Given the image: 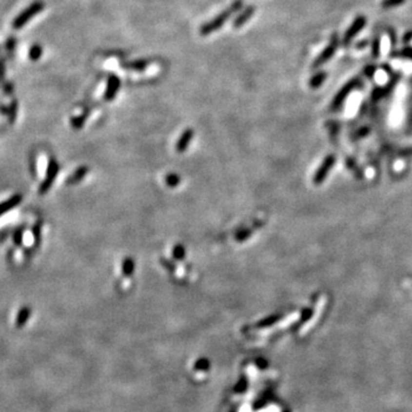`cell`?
Listing matches in <instances>:
<instances>
[{
  "instance_id": "obj_3",
  "label": "cell",
  "mask_w": 412,
  "mask_h": 412,
  "mask_svg": "<svg viewBox=\"0 0 412 412\" xmlns=\"http://www.w3.org/2000/svg\"><path fill=\"white\" fill-rule=\"evenodd\" d=\"M338 47H339V37L337 34H334L332 35L331 39H330L329 44L326 45V47L323 49V52L321 53V54L316 58V60L312 65V69H317L319 67H322L323 64H325L330 59H332V57H334Z\"/></svg>"
},
{
  "instance_id": "obj_25",
  "label": "cell",
  "mask_w": 412,
  "mask_h": 412,
  "mask_svg": "<svg viewBox=\"0 0 412 412\" xmlns=\"http://www.w3.org/2000/svg\"><path fill=\"white\" fill-rule=\"evenodd\" d=\"M411 39H412V31H409V32H407V34H405V36L403 37V42L405 45H408L409 41H410Z\"/></svg>"
},
{
  "instance_id": "obj_21",
  "label": "cell",
  "mask_w": 412,
  "mask_h": 412,
  "mask_svg": "<svg viewBox=\"0 0 412 412\" xmlns=\"http://www.w3.org/2000/svg\"><path fill=\"white\" fill-rule=\"evenodd\" d=\"M364 74L368 76V77H372V76H373V74H375V67L374 65H368L367 68H365V70H364Z\"/></svg>"
},
{
  "instance_id": "obj_7",
  "label": "cell",
  "mask_w": 412,
  "mask_h": 412,
  "mask_svg": "<svg viewBox=\"0 0 412 412\" xmlns=\"http://www.w3.org/2000/svg\"><path fill=\"white\" fill-rule=\"evenodd\" d=\"M255 6H247L246 8L242 9V12H240L239 14L236 16V19L234 20V22H233L234 28L239 29L240 26L245 24V23L252 18L253 14H255Z\"/></svg>"
},
{
  "instance_id": "obj_20",
  "label": "cell",
  "mask_w": 412,
  "mask_h": 412,
  "mask_svg": "<svg viewBox=\"0 0 412 412\" xmlns=\"http://www.w3.org/2000/svg\"><path fill=\"white\" fill-rule=\"evenodd\" d=\"M29 317V311H23L18 317V326H21L24 324L26 318Z\"/></svg>"
},
{
  "instance_id": "obj_23",
  "label": "cell",
  "mask_w": 412,
  "mask_h": 412,
  "mask_svg": "<svg viewBox=\"0 0 412 412\" xmlns=\"http://www.w3.org/2000/svg\"><path fill=\"white\" fill-rule=\"evenodd\" d=\"M249 235H250V232H247V230H245V232H240L236 235V239L237 240H243V239H245Z\"/></svg>"
},
{
  "instance_id": "obj_15",
  "label": "cell",
  "mask_w": 412,
  "mask_h": 412,
  "mask_svg": "<svg viewBox=\"0 0 412 412\" xmlns=\"http://www.w3.org/2000/svg\"><path fill=\"white\" fill-rule=\"evenodd\" d=\"M405 1H407V0H384V1L381 2V7L384 9H391L404 4Z\"/></svg>"
},
{
  "instance_id": "obj_10",
  "label": "cell",
  "mask_w": 412,
  "mask_h": 412,
  "mask_svg": "<svg viewBox=\"0 0 412 412\" xmlns=\"http://www.w3.org/2000/svg\"><path fill=\"white\" fill-rule=\"evenodd\" d=\"M326 78V72L325 71H321V72H317V74L313 76L311 78V80H309V86L312 88H317L321 86L323 84V81L325 80Z\"/></svg>"
},
{
  "instance_id": "obj_2",
  "label": "cell",
  "mask_w": 412,
  "mask_h": 412,
  "mask_svg": "<svg viewBox=\"0 0 412 412\" xmlns=\"http://www.w3.org/2000/svg\"><path fill=\"white\" fill-rule=\"evenodd\" d=\"M44 7H45L44 2L40 1V0H37V1L32 2V4L29 6V7H26L21 14H19L18 16H16L14 22H13V28H14L15 30H20V29H22L23 26L30 21L35 15L39 14V13L44 9Z\"/></svg>"
},
{
  "instance_id": "obj_17",
  "label": "cell",
  "mask_w": 412,
  "mask_h": 412,
  "mask_svg": "<svg viewBox=\"0 0 412 412\" xmlns=\"http://www.w3.org/2000/svg\"><path fill=\"white\" fill-rule=\"evenodd\" d=\"M379 55H380V38L377 36L372 42V57L373 59H378Z\"/></svg>"
},
{
  "instance_id": "obj_12",
  "label": "cell",
  "mask_w": 412,
  "mask_h": 412,
  "mask_svg": "<svg viewBox=\"0 0 412 412\" xmlns=\"http://www.w3.org/2000/svg\"><path fill=\"white\" fill-rule=\"evenodd\" d=\"M391 58H400V59H408L412 60V47H404L400 52H393L391 53Z\"/></svg>"
},
{
  "instance_id": "obj_9",
  "label": "cell",
  "mask_w": 412,
  "mask_h": 412,
  "mask_svg": "<svg viewBox=\"0 0 412 412\" xmlns=\"http://www.w3.org/2000/svg\"><path fill=\"white\" fill-rule=\"evenodd\" d=\"M148 65H149V61L141 59V60L126 62V63L121 64V67H123L124 69H127V70H132V71H143L144 69L148 68Z\"/></svg>"
},
{
  "instance_id": "obj_5",
  "label": "cell",
  "mask_w": 412,
  "mask_h": 412,
  "mask_svg": "<svg viewBox=\"0 0 412 412\" xmlns=\"http://www.w3.org/2000/svg\"><path fill=\"white\" fill-rule=\"evenodd\" d=\"M120 79L116 75H110L108 78L107 87H105L104 92V98L107 101L114 100L115 97H116L118 93V90L120 88Z\"/></svg>"
},
{
  "instance_id": "obj_8",
  "label": "cell",
  "mask_w": 412,
  "mask_h": 412,
  "mask_svg": "<svg viewBox=\"0 0 412 412\" xmlns=\"http://www.w3.org/2000/svg\"><path fill=\"white\" fill-rule=\"evenodd\" d=\"M194 137V131L191 128H188L181 134L180 139L177 140V153H183V151L187 150L188 146H189L190 141L193 140Z\"/></svg>"
},
{
  "instance_id": "obj_13",
  "label": "cell",
  "mask_w": 412,
  "mask_h": 412,
  "mask_svg": "<svg viewBox=\"0 0 412 412\" xmlns=\"http://www.w3.org/2000/svg\"><path fill=\"white\" fill-rule=\"evenodd\" d=\"M165 181H166V184L171 188H176L180 184V177L176 173H170L165 177Z\"/></svg>"
},
{
  "instance_id": "obj_22",
  "label": "cell",
  "mask_w": 412,
  "mask_h": 412,
  "mask_svg": "<svg viewBox=\"0 0 412 412\" xmlns=\"http://www.w3.org/2000/svg\"><path fill=\"white\" fill-rule=\"evenodd\" d=\"M388 35H390L391 39V47L392 49L395 48V44H396V39H395V32H393L391 29H388Z\"/></svg>"
},
{
  "instance_id": "obj_6",
  "label": "cell",
  "mask_w": 412,
  "mask_h": 412,
  "mask_svg": "<svg viewBox=\"0 0 412 412\" xmlns=\"http://www.w3.org/2000/svg\"><path fill=\"white\" fill-rule=\"evenodd\" d=\"M360 85H361V80L357 78H355V79H353V80L348 81L347 84H346L345 86L341 88V91L339 92L337 97H335L334 101V107H338L339 104H341L342 101H344L346 98V97L351 94V92L354 90V88L360 86Z\"/></svg>"
},
{
  "instance_id": "obj_1",
  "label": "cell",
  "mask_w": 412,
  "mask_h": 412,
  "mask_svg": "<svg viewBox=\"0 0 412 412\" xmlns=\"http://www.w3.org/2000/svg\"><path fill=\"white\" fill-rule=\"evenodd\" d=\"M243 8V0H235L230 7H228L226 11L220 13L219 15H216V18L211 21L204 23V24L200 26L199 34L202 36H209L213 32L219 30V29L222 28V25L228 21V20L232 18V16L235 14V13L242 11Z\"/></svg>"
},
{
  "instance_id": "obj_11",
  "label": "cell",
  "mask_w": 412,
  "mask_h": 412,
  "mask_svg": "<svg viewBox=\"0 0 412 412\" xmlns=\"http://www.w3.org/2000/svg\"><path fill=\"white\" fill-rule=\"evenodd\" d=\"M134 268H135V263L133 259L126 258L124 260L123 266H121V270H123L125 276H131L134 272Z\"/></svg>"
},
{
  "instance_id": "obj_24",
  "label": "cell",
  "mask_w": 412,
  "mask_h": 412,
  "mask_svg": "<svg viewBox=\"0 0 412 412\" xmlns=\"http://www.w3.org/2000/svg\"><path fill=\"white\" fill-rule=\"evenodd\" d=\"M5 75V62L2 59H0V80H2Z\"/></svg>"
},
{
  "instance_id": "obj_19",
  "label": "cell",
  "mask_w": 412,
  "mask_h": 412,
  "mask_svg": "<svg viewBox=\"0 0 412 412\" xmlns=\"http://www.w3.org/2000/svg\"><path fill=\"white\" fill-rule=\"evenodd\" d=\"M86 173H87V167H80V169H78L77 172H76L74 174V176H72V180L71 181H74V182H76V181L81 180L82 177L86 176Z\"/></svg>"
},
{
  "instance_id": "obj_16",
  "label": "cell",
  "mask_w": 412,
  "mask_h": 412,
  "mask_svg": "<svg viewBox=\"0 0 412 412\" xmlns=\"http://www.w3.org/2000/svg\"><path fill=\"white\" fill-rule=\"evenodd\" d=\"M172 255L174 259L182 260L184 259V255H186V250H184V247L182 245H176L172 251Z\"/></svg>"
},
{
  "instance_id": "obj_4",
  "label": "cell",
  "mask_w": 412,
  "mask_h": 412,
  "mask_svg": "<svg viewBox=\"0 0 412 412\" xmlns=\"http://www.w3.org/2000/svg\"><path fill=\"white\" fill-rule=\"evenodd\" d=\"M367 24V18L363 15L356 16L354 22L352 23L351 26L348 28V30L345 32L344 38H342V45L348 46L351 44V41L354 39L356 36H357L360 32L363 30V28Z\"/></svg>"
},
{
  "instance_id": "obj_18",
  "label": "cell",
  "mask_w": 412,
  "mask_h": 412,
  "mask_svg": "<svg viewBox=\"0 0 412 412\" xmlns=\"http://www.w3.org/2000/svg\"><path fill=\"white\" fill-rule=\"evenodd\" d=\"M85 120H86V115H84V116H79V117H75L71 119V125L76 128H80L82 125H84Z\"/></svg>"
},
{
  "instance_id": "obj_14",
  "label": "cell",
  "mask_w": 412,
  "mask_h": 412,
  "mask_svg": "<svg viewBox=\"0 0 412 412\" xmlns=\"http://www.w3.org/2000/svg\"><path fill=\"white\" fill-rule=\"evenodd\" d=\"M41 54H42V48L40 47V45H34L30 48V51H29V58H30L32 61L39 60L41 57Z\"/></svg>"
}]
</instances>
